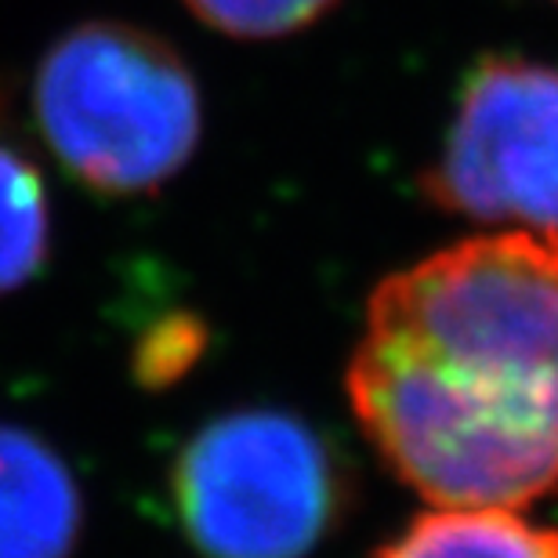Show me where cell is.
Returning <instances> with one entry per match:
<instances>
[{
	"instance_id": "9c48e42d",
	"label": "cell",
	"mask_w": 558,
	"mask_h": 558,
	"mask_svg": "<svg viewBox=\"0 0 558 558\" xmlns=\"http://www.w3.org/2000/svg\"><path fill=\"white\" fill-rule=\"evenodd\" d=\"M199 344H204V330H199L193 319L174 316V319L160 323V327L149 333V341L138 349L142 381L163 385V381L182 377L185 366L199 355Z\"/></svg>"
},
{
	"instance_id": "7a4b0ae2",
	"label": "cell",
	"mask_w": 558,
	"mask_h": 558,
	"mask_svg": "<svg viewBox=\"0 0 558 558\" xmlns=\"http://www.w3.org/2000/svg\"><path fill=\"white\" fill-rule=\"evenodd\" d=\"M44 145L76 182L142 196L193 160L204 109L171 44L128 22H84L44 51L33 81Z\"/></svg>"
},
{
	"instance_id": "6da1fadb",
	"label": "cell",
	"mask_w": 558,
	"mask_h": 558,
	"mask_svg": "<svg viewBox=\"0 0 558 558\" xmlns=\"http://www.w3.org/2000/svg\"><path fill=\"white\" fill-rule=\"evenodd\" d=\"M349 403L432 505L522 508L558 486V247L464 240L371 294Z\"/></svg>"
},
{
	"instance_id": "5b68a950",
	"label": "cell",
	"mask_w": 558,
	"mask_h": 558,
	"mask_svg": "<svg viewBox=\"0 0 558 558\" xmlns=\"http://www.w3.org/2000/svg\"><path fill=\"white\" fill-rule=\"evenodd\" d=\"M81 530L84 497L62 453L0 421V558H70Z\"/></svg>"
},
{
	"instance_id": "3957f363",
	"label": "cell",
	"mask_w": 558,
	"mask_h": 558,
	"mask_svg": "<svg viewBox=\"0 0 558 558\" xmlns=\"http://www.w3.org/2000/svg\"><path fill=\"white\" fill-rule=\"evenodd\" d=\"M185 537L207 558H308L338 526L349 478L333 446L283 410H232L171 472Z\"/></svg>"
},
{
	"instance_id": "277c9868",
	"label": "cell",
	"mask_w": 558,
	"mask_h": 558,
	"mask_svg": "<svg viewBox=\"0 0 558 558\" xmlns=\"http://www.w3.org/2000/svg\"><path fill=\"white\" fill-rule=\"evenodd\" d=\"M446 215L558 247V70L494 54L468 73L424 171Z\"/></svg>"
},
{
	"instance_id": "8992f818",
	"label": "cell",
	"mask_w": 558,
	"mask_h": 558,
	"mask_svg": "<svg viewBox=\"0 0 558 558\" xmlns=\"http://www.w3.org/2000/svg\"><path fill=\"white\" fill-rule=\"evenodd\" d=\"M374 558H558V530L519 515V508L439 505Z\"/></svg>"
},
{
	"instance_id": "ba28073f",
	"label": "cell",
	"mask_w": 558,
	"mask_h": 558,
	"mask_svg": "<svg viewBox=\"0 0 558 558\" xmlns=\"http://www.w3.org/2000/svg\"><path fill=\"white\" fill-rule=\"evenodd\" d=\"M338 0H185V8L232 40H279L323 19Z\"/></svg>"
},
{
	"instance_id": "52a82bcc",
	"label": "cell",
	"mask_w": 558,
	"mask_h": 558,
	"mask_svg": "<svg viewBox=\"0 0 558 558\" xmlns=\"http://www.w3.org/2000/svg\"><path fill=\"white\" fill-rule=\"evenodd\" d=\"M51 247V210L37 167L0 149V298L26 287Z\"/></svg>"
}]
</instances>
